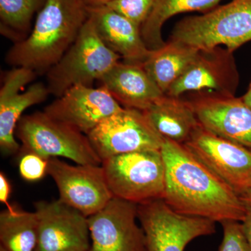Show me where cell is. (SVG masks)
I'll return each instance as SVG.
<instances>
[{
    "mask_svg": "<svg viewBox=\"0 0 251 251\" xmlns=\"http://www.w3.org/2000/svg\"><path fill=\"white\" fill-rule=\"evenodd\" d=\"M101 161L117 155L161 150L164 138L143 111L123 108L87 134Z\"/></svg>",
    "mask_w": 251,
    "mask_h": 251,
    "instance_id": "8",
    "label": "cell"
},
{
    "mask_svg": "<svg viewBox=\"0 0 251 251\" xmlns=\"http://www.w3.org/2000/svg\"><path fill=\"white\" fill-rule=\"evenodd\" d=\"M100 39L114 52L128 64L146 62L151 50L144 42L141 27L105 6L88 7Z\"/></svg>",
    "mask_w": 251,
    "mask_h": 251,
    "instance_id": "17",
    "label": "cell"
},
{
    "mask_svg": "<svg viewBox=\"0 0 251 251\" xmlns=\"http://www.w3.org/2000/svg\"><path fill=\"white\" fill-rule=\"evenodd\" d=\"M169 40L201 50L225 46L234 52L251 41V0H232L175 25Z\"/></svg>",
    "mask_w": 251,
    "mask_h": 251,
    "instance_id": "3",
    "label": "cell"
},
{
    "mask_svg": "<svg viewBox=\"0 0 251 251\" xmlns=\"http://www.w3.org/2000/svg\"><path fill=\"white\" fill-rule=\"evenodd\" d=\"M186 99L203 128L251 149V108L242 97L205 91Z\"/></svg>",
    "mask_w": 251,
    "mask_h": 251,
    "instance_id": "12",
    "label": "cell"
},
{
    "mask_svg": "<svg viewBox=\"0 0 251 251\" xmlns=\"http://www.w3.org/2000/svg\"><path fill=\"white\" fill-rule=\"evenodd\" d=\"M121 59L102 41L89 17L75 41L46 73L50 94L57 98L74 86L92 87Z\"/></svg>",
    "mask_w": 251,
    "mask_h": 251,
    "instance_id": "4",
    "label": "cell"
},
{
    "mask_svg": "<svg viewBox=\"0 0 251 251\" xmlns=\"http://www.w3.org/2000/svg\"><path fill=\"white\" fill-rule=\"evenodd\" d=\"M242 99L251 108V80L246 93L242 96Z\"/></svg>",
    "mask_w": 251,
    "mask_h": 251,
    "instance_id": "31",
    "label": "cell"
},
{
    "mask_svg": "<svg viewBox=\"0 0 251 251\" xmlns=\"http://www.w3.org/2000/svg\"><path fill=\"white\" fill-rule=\"evenodd\" d=\"M38 218L36 251H89L91 246L87 216L59 200L34 203Z\"/></svg>",
    "mask_w": 251,
    "mask_h": 251,
    "instance_id": "14",
    "label": "cell"
},
{
    "mask_svg": "<svg viewBox=\"0 0 251 251\" xmlns=\"http://www.w3.org/2000/svg\"><path fill=\"white\" fill-rule=\"evenodd\" d=\"M186 148L237 193L251 184V149L225 139L200 125Z\"/></svg>",
    "mask_w": 251,
    "mask_h": 251,
    "instance_id": "10",
    "label": "cell"
},
{
    "mask_svg": "<svg viewBox=\"0 0 251 251\" xmlns=\"http://www.w3.org/2000/svg\"><path fill=\"white\" fill-rule=\"evenodd\" d=\"M101 166L112 197L137 204L163 199L166 168L161 150L117 155Z\"/></svg>",
    "mask_w": 251,
    "mask_h": 251,
    "instance_id": "6",
    "label": "cell"
},
{
    "mask_svg": "<svg viewBox=\"0 0 251 251\" xmlns=\"http://www.w3.org/2000/svg\"><path fill=\"white\" fill-rule=\"evenodd\" d=\"M87 220L91 238L89 251H147L145 234L137 224L135 203L112 198Z\"/></svg>",
    "mask_w": 251,
    "mask_h": 251,
    "instance_id": "11",
    "label": "cell"
},
{
    "mask_svg": "<svg viewBox=\"0 0 251 251\" xmlns=\"http://www.w3.org/2000/svg\"><path fill=\"white\" fill-rule=\"evenodd\" d=\"M222 0H154L152 9L141 27L144 42L150 50L163 47L166 42L162 36L163 25L170 18L183 13H206L214 9Z\"/></svg>",
    "mask_w": 251,
    "mask_h": 251,
    "instance_id": "21",
    "label": "cell"
},
{
    "mask_svg": "<svg viewBox=\"0 0 251 251\" xmlns=\"http://www.w3.org/2000/svg\"><path fill=\"white\" fill-rule=\"evenodd\" d=\"M47 0H0V32L14 44L27 39L34 15Z\"/></svg>",
    "mask_w": 251,
    "mask_h": 251,
    "instance_id": "23",
    "label": "cell"
},
{
    "mask_svg": "<svg viewBox=\"0 0 251 251\" xmlns=\"http://www.w3.org/2000/svg\"><path fill=\"white\" fill-rule=\"evenodd\" d=\"M48 175L58 188L59 201L87 217L101 210L113 198L101 166H73L51 158Z\"/></svg>",
    "mask_w": 251,
    "mask_h": 251,
    "instance_id": "9",
    "label": "cell"
},
{
    "mask_svg": "<svg viewBox=\"0 0 251 251\" xmlns=\"http://www.w3.org/2000/svg\"><path fill=\"white\" fill-rule=\"evenodd\" d=\"M20 175L27 181H37L48 175L49 160L33 153L19 155Z\"/></svg>",
    "mask_w": 251,
    "mask_h": 251,
    "instance_id": "26",
    "label": "cell"
},
{
    "mask_svg": "<svg viewBox=\"0 0 251 251\" xmlns=\"http://www.w3.org/2000/svg\"><path fill=\"white\" fill-rule=\"evenodd\" d=\"M154 0H112L105 6L141 27L152 9Z\"/></svg>",
    "mask_w": 251,
    "mask_h": 251,
    "instance_id": "24",
    "label": "cell"
},
{
    "mask_svg": "<svg viewBox=\"0 0 251 251\" xmlns=\"http://www.w3.org/2000/svg\"><path fill=\"white\" fill-rule=\"evenodd\" d=\"M143 112L163 138L175 143H186L200 126L191 104L182 97L164 94Z\"/></svg>",
    "mask_w": 251,
    "mask_h": 251,
    "instance_id": "19",
    "label": "cell"
},
{
    "mask_svg": "<svg viewBox=\"0 0 251 251\" xmlns=\"http://www.w3.org/2000/svg\"><path fill=\"white\" fill-rule=\"evenodd\" d=\"M88 18L83 0H47L29 35L14 44L5 62L37 75L46 74L75 41Z\"/></svg>",
    "mask_w": 251,
    "mask_h": 251,
    "instance_id": "2",
    "label": "cell"
},
{
    "mask_svg": "<svg viewBox=\"0 0 251 251\" xmlns=\"http://www.w3.org/2000/svg\"><path fill=\"white\" fill-rule=\"evenodd\" d=\"M239 80L234 52L219 46L198 50L184 74L165 94L179 97L187 92L206 91L235 96Z\"/></svg>",
    "mask_w": 251,
    "mask_h": 251,
    "instance_id": "13",
    "label": "cell"
},
{
    "mask_svg": "<svg viewBox=\"0 0 251 251\" xmlns=\"http://www.w3.org/2000/svg\"><path fill=\"white\" fill-rule=\"evenodd\" d=\"M242 224L244 234H245L251 248V212L248 211L247 216L242 221Z\"/></svg>",
    "mask_w": 251,
    "mask_h": 251,
    "instance_id": "29",
    "label": "cell"
},
{
    "mask_svg": "<svg viewBox=\"0 0 251 251\" xmlns=\"http://www.w3.org/2000/svg\"><path fill=\"white\" fill-rule=\"evenodd\" d=\"M0 251H7L6 250V249H4V247H1V246H0Z\"/></svg>",
    "mask_w": 251,
    "mask_h": 251,
    "instance_id": "32",
    "label": "cell"
},
{
    "mask_svg": "<svg viewBox=\"0 0 251 251\" xmlns=\"http://www.w3.org/2000/svg\"><path fill=\"white\" fill-rule=\"evenodd\" d=\"M38 218L35 211L7 209L0 213V242L7 251H36Z\"/></svg>",
    "mask_w": 251,
    "mask_h": 251,
    "instance_id": "22",
    "label": "cell"
},
{
    "mask_svg": "<svg viewBox=\"0 0 251 251\" xmlns=\"http://www.w3.org/2000/svg\"><path fill=\"white\" fill-rule=\"evenodd\" d=\"M15 135L22 144L19 155L33 153L46 160L64 157L79 165L101 166L87 135L44 111L23 115Z\"/></svg>",
    "mask_w": 251,
    "mask_h": 251,
    "instance_id": "5",
    "label": "cell"
},
{
    "mask_svg": "<svg viewBox=\"0 0 251 251\" xmlns=\"http://www.w3.org/2000/svg\"><path fill=\"white\" fill-rule=\"evenodd\" d=\"M161 151L166 168L163 200L172 209L221 224L244 221L248 211L237 193L184 145L164 138Z\"/></svg>",
    "mask_w": 251,
    "mask_h": 251,
    "instance_id": "1",
    "label": "cell"
},
{
    "mask_svg": "<svg viewBox=\"0 0 251 251\" xmlns=\"http://www.w3.org/2000/svg\"><path fill=\"white\" fill-rule=\"evenodd\" d=\"M11 182L4 173H0V202L6 206V209L10 212H15L17 209L11 205L9 203L10 196H11Z\"/></svg>",
    "mask_w": 251,
    "mask_h": 251,
    "instance_id": "27",
    "label": "cell"
},
{
    "mask_svg": "<svg viewBox=\"0 0 251 251\" xmlns=\"http://www.w3.org/2000/svg\"><path fill=\"white\" fill-rule=\"evenodd\" d=\"M122 108L103 86L94 88L78 85L57 97L44 112L87 135L103 120Z\"/></svg>",
    "mask_w": 251,
    "mask_h": 251,
    "instance_id": "16",
    "label": "cell"
},
{
    "mask_svg": "<svg viewBox=\"0 0 251 251\" xmlns=\"http://www.w3.org/2000/svg\"><path fill=\"white\" fill-rule=\"evenodd\" d=\"M115 100L125 108L145 111L165 94L141 64L120 61L100 80Z\"/></svg>",
    "mask_w": 251,
    "mask_h": 251,
    "instance_id": "18",
    "label": "cell"
},
{
    "mask_svg": "<svg viewBox=\"0 0 251 251\" xmlns=\"http://www.w3.org/2000/svg\"><path fill=\"white\" fill-rule=\"evenodd\" d=\"M221 225L224 229V238L219 251H251L242 222L226 221Z\"/></svg>",
    "mask_w": 251,
    "mask_h": 251,
    "instance_id": "25",
    "label": "cell"
},
{
    "mask_svg": "<svg viewBox=\"0 0 251 251\" xmlns=\"http://www.w3.org/2000/svg\"><path fill=\"white\" fill-rule=\"evenodd\" d=\"M198 51L181 43L169 40L163 47L151 50L143 66L160 90L166 94L184 74Z\"/></svg>",
    "mask_w": 251,
    "mask_h": 251,
    "instance_id": "20",
    "label": "cell"
},
{
    "mask_svg": "<svg viewBox=\"0 0 251 251\" xmlns=\"http://www.w3.org/2000/svg\"><path fill=\"white\" fill-rule=\"evenodd\" d=\"M239 196L247 211L251 212V184Z\"/></svg>",
    "mask_w": 251,
    "mask_h": 251,
    "instance_id": "28",
    "label": "cell"
},
{
    "mask_svg": "<svg viewBox=\"0 0 251 251\" xmlns=\"http://www.w3.org/2000/svg\"><path fill=\"white\" fill-rule=\"evenodd\" d=\"M147 251H184L190 242L216 232V222L176 212L163 199L138 204Z\"/></svg>",
    "mask_w": 251,
    "mask_h": 251,
    "instance_id": "7",
    "label": "cell"
},
{
    "mask_svg": "<svg viewBox=\"0 0 251 251\" xmlns=\"http://www.w3.org/2000/svg\"><path fill=\"white\" fill-rule=\"evenodd\" d=\"M87 7H97V6H105L112 0H83Z\"/></svg>",
    "mask_w": 251,
    "mask_h": 251,
    "instance_id": "30",
    "label": "cell"
},
{
    "mask_svg": "<svg viewBox=\"0 0 251 251\" xmlns=\"http://www.w3.org/2000/svg\"><path fill=\"white\" fill-rule=\"evenodd\" d=\"M36 76V72L25 67H14L5 75L0 90V148L4 156H11L20 151L15 131L23 112L45 101L50 95L47 85L42 82L32 84L21 92Z\"/></svg>",
    "mask_w": 251,
    "mask_h": 251,
    "instance_id": "15",
    "label": "cell"
}]
</instances>
